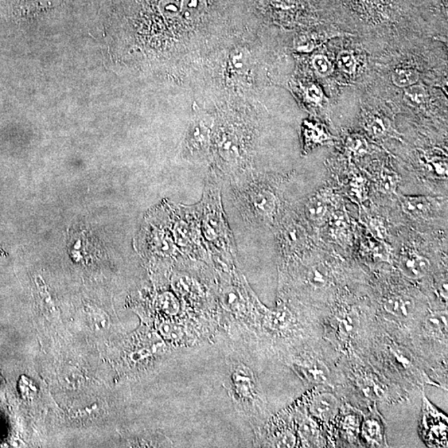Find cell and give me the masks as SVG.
Masks as SVG:
<instances>
[{
    "label": "cell",
    "instance_id": "cell-4",
    "mask_svg": "<svg viewBox=\"0 0 448 448\" xmlns=\"http://www.w3.org/2000/svg\"><path fill=\"white\" fill-rule=\"evenodd\" d=\"M219 200L218 198L213 200L211 197L206 200L208 211H206L204 215L205 235L213 246H215L216 236L218 235V239H219L218 246L232 248V237L228 232Z\"/></svg>",
    "mask_w": 448,
    "mask_h": 448
},
{
    "label": "cell",
    "instance_id": "cell-1",
    "mask_svg": "<svg viewBox=\"0 0 448 448\" xmlns=\"http://www.w3.org/2000/svg\"><path fill=\"white\" fill-rule=\"evenodd\" d=\"M231 183L233 204L245 222L258 226L274 221L280 200L270 183L253 176L251 172Z\"/></svg>",
    "mask_w": 448,
    "mask_h": 448
},
{
    "label": "cell",
    "instance_id": "cell-21",
    "mask_svg": "<svg viewBox=\"0 0 448 448\" xmlns=\"http://www.w3.org/2000/svg\"><path fill=\"white\" fill-rule=\"evenodd\" d=\"M398 176L395 174L388 172V171H384L380 176L379 185L381 189L384 190V192H395L398 184Z\"/></svg>",
    "mask_w": 448,
    "mask_h": 448
},
{
    "label": "cell",
    "instance_id": "cell-29",
    "mask_svg": "<svg viewBox=\"0 0 448 448\" xmlns=\"http://www.w3.org/2000/svg\"><path fill=\"white\" fill-rule=\"evenodd\" d=\"M350 190H357V188H354V187L352 186V189H350ZM358 190H363V189H358ZM358 191H356V193H354V196H356H356H358ZM358 197H360L358 198H360V194H358Z\"/></svg>",
    "mask_w": 448,
    "mask_h": 448
},
{
    "label": "cell",
    "instance_id": "cell-8",
    "mask_svg": "<svg viewBox=\"0 0 448 448\" xmlns=\"http://www.w3.org/2000/svg\"><path fill=\"white\" fill-rule=\"evenodd\" d=\"M297 368L299 373L311 384H326L330 382L329 369L319 358H302L297 363Z\"/></svg>",
    "mask_w": 448,
    "mask_h": 448
},
{
    "label": "cell",
    "instance_id": "cell-16",
    "mask_svg": "<svg viewBox=\"0 0 448 448\" xmlns=\"http://www.w3.org/2000/svg\"><path fill=\"white\" fill-rule=\"evenodd\" d=\"M419 73L411 68H399L393 72L392 81L397 87L407 88L418 83Z\"/></svg>",
    "mask_w": 448,
    "mask_h": 448
},
{
    "label": "cell",
    "instance_id": "cell-28",
    "mask_svg": "<svg viewBox=\"0 0 448 448\" xmlns=\"http://www.w3.org/2000/svg\"><path fill=\"white\" fill-rule=\"evenodd\" d=\"M365 1L372 3H379L383 2L384 0H365Z\"/></svg>",
    "mask_w": 448,
    "mask_h": 448
},
{
    "label": "cell",
    "instance_id": "cell-2",
    "mask_svg": "<svg viewBox=\"0 0 448 448\" xmlns=\"http://www.w3.org/2000/svg\"><path fill=\"white\" fill-rule=\"evenodd\" d=\"M196 116L189 124L182 145L183 158L189 161L202 162L211 155L214 120L202 109L194 110Z\"/></svg>",
    "mask_w": 448,
    "mask_h": 448
},
{
    "label": "cell",
    "instance_id": "cell-13",
    "mask_svg": "<svg viewBox=\"0 0 448 448\" xmlns=\"http://www.w3.org/2000/svg\"><path fill=\"white\" fill-rule=\"evenodd\" d=\"M329 198L326 194H317L305 205V215L313 223L324 221L329 212Z\"/></svg>",
    "mask_w": 448,
    "mask_h": 448
},
{
    "label": "cell",
    "instance_id": "cell-30",
    "mask_svg": "<svg viewBox=\"0 0 448 448\" xmlns=\"http://www.w3.org/2000/svg\"><path fill=\"white\" fill-rule=\"evenodd\" d=\"M44 1L46 3H48V5H52V3H53L54 2L57 1V0H44Z\"/></svg>",
    "mask_w": 448,
    "mask_h": 448
},
{
    "label": "cell",
    "instance_id": "cell-23",
    "mask_svg": "<svg viewBox=\"0 0 448 448\" xmlns=\"http://www.w3.org/2000/svg\"><path fill=\"white\" fill-rule=\"evenodd\" d=\"M371 246V252L373 258L379 261H388L389 258V250L386 245L382 241L373 243Z\"/></svg>",
    "mask_w": 448,
    "mask_h": 448
},
{
    "label": "cell",
    "instance_id": "cell-14",
    "mask_svg": "<svg viewBox=\"0 0 448 448\" xmlns=\"http://www.w3.org/2000/svg\"><path fill=\"white\" fill-rule=\"evenodd\" d=\"M424 328L430 336L436 337H447V313L437 311L428 315L424 321Z\"/></svg>",
    "mask_w": 448,
    "mask_h": 448
},
{
    "label": "cell",
    "instance_id": "cell-20",
    "mask_svg": "<svg viewBox=\"0 0 448 448\" xmlns=\"http://www.w3.org/2000/svg\"><path fill=\"white\" fill-rule=\"evenodd\" d=\"M360 421L356 416H346L342 423V431L350 438H354L360 432Z\"/></svg>",
    "mask_w": 448,
    "mask_h": 448
},
{
    "label": "cell",
    "instance_id": "cell-15",
    "mask_svg": "<svg viewBox=\"0 0 448 448\" xmlns=\"http://www.w3.org/2000/svg\"><path fill=\"white\" fill-rule=\"evenodd\" d=\"M207 6V0H184L182 17L186 23L198 22L204 16Z\"/></svg>",
    "mask_w": 448,
    "mask_h": 448
},
{
    "label": "cell",
    "instance_id": "cell-27",
    "mask_svg": "<svg viewBox=\"0 0 448 448\" xmlns=\"http://www.w3.org/2000/svg\"><path fill=\"white\" fill-rule=\"evenodd\" d=\"M308 96L311 100L318 103L322 98V93L319 91V89L315 85L308 89Z\"/></svg>",
    "mask_w": 448,
    "mask_h": 448
},
{
    "label": "cell",
    "instance_id": "cell-19",
    "mask_svg": "<svg viewBox=\"0 0 448 448\" xmlns=\"http://www.w3.org/2000/svg\"><path fill=\"white\" fill-rule=\"evenodd\" d=\"M404 96L405 99L409 101V103L419 105L425 101L427 92L425 88H423L422 85L414 84L407 88Z\"/></svg>",
    "mask_w": 448,
    "mask_h": 448
},
{
    "label": "cell",
    "instance_id": "cell-10",
    "mask_svg": "<svg viewBox=\"0 0 448 448\" xmlns=\"http://www.w3.org/2000/svg\"><path fill=\"white\" fill-rule=\"evenodd\" d=\"M360 432L368 445L371 447H387L383 423L375 417H370L362 422Z\"/></svg>",
    "mask_w": 448,
    "mask_h": 448
},
{
    "label": "cell",
    "instance_id": "cell-5",
    "mask_svg": "<svg viewBox=\"0 0 448 448\" xmlns=\"http://www.w3.org/2000/svg\"><path fill=\"white\" fill-rule=\"evenodd\" d=\"M309 410L315 419L328 423L332 422L339 414L340 403L334 393L319 392L311 398Z\"/></svg>",
    "mask_w": 448,
    "mask_h": 448
},
{
    "label": "cell",
    "instance_id": "cell-26",
    "mask_svg": "<svg viewBox=\"0 0 448 448\" xmlns=\"http://www.w3.org/2000/svg\"><path fill=\"white\" fill-rule=\"evenodd\" d=\"M369 226L373 235L379 237V239H384V237H386V229H385L384 226L380 221L373 220L370 221Z\"/></svg>",
    "mask_w": 448,
    "mask_h": 448
},
{
    "label": "cell",
    "instance_id": "cell-18",
    "mask_svg": "<svg viewBox=\"0 0 448 448\" xmlns=\"http://www.w3.org/2000/svg\"><path fill=\"white\" fill-rule=\"evenodd\" d=\"M302 434L306 440L307 444L310 447H319V427L313 420L306 421L303 423L302 427Z\"/></svg>",
    "mask_w": 448,
    "mask_h": 448
},
{
    "label": "cell",
    "instance_id": "cell-12",
    "mask_svg": "<svg viewBox=\"0 0 448 448\" xmlns=\"http://www.w3.org/2000/svg\"><path fill=\"white\" fill-rule=\"evenodd\" d=\"M357 385L365 397L370 399L386 398L388 389L384 383L373 375H363L358 378Z\"/></svg>",
    "mask_w": 448,
    "mask_h": 448
},
{
    "label": "cell",
    "instance_id": "cell-22",
    "mask_svg": "<svg viewBox=\"0 0 448 448\" xmlns=\"http://www.w3.org/2000/svg\"><path fill=\"white\" fill-rule=\"evenodd\" d=\"M306 137L308 138L313 144L321 143L323 140L328 139L326 132L321 129V128L314 127L310 126L306 128Z\"/></svg>",
    "mask_w": 448,
    "mask_h": 448
},
{
    "label": "cell",
    "instance_id": "cell-6",
    "mask_svg": "<svg viewBox=\"0 0 448 448\" xmlns=\"http://www.w3.org/2000/svg\"><path fill=\"white\" fill-rule=\"evenodd\" d=\"M399 202L404 212L417 220L430 219L439 206L435 198L428 196H399Z\"/></svg>",
    "mask_w": 448,
    "mask_h": 448
},
{
    "label": "cell",
    "instance_id": "cell-25",
    "mask_svg": "<svg viewBox=\"0 0 448 448\" xmlns=\"http://www.w3.org/2000/svg\"><path fill=\"white\" fill-rule=\"evenodd\" d=\"M339 64L345 71L352 73L356 68V62L352 55L349 53H344L340 57Z\"/></svg>",
    "mask_w": 448,
    "mask_h": 448
},
{
    "label": "cell",
    "instance_id": "cell-11",
    "mask_svg": "<svg viewBox=\"0 0 448 448\" xmlns=\"http://www.w3.org/2000/svg\"><path fill=\"white\" fill-rule=\"evenodd\" d=\"M383 308L391 317L404 319L411 317L414 302L407 295H391L384 300Z\"/></svg>",
    "mask_w": 448,
    "mask_h": 448
},
{
    "label": "cell",
    "instance_id": "cell-17",
    "mask_svg": "<svg viewBox=\"0 0 448 448\" xmlns=\"http://www.w3.org/2000/svg\"><path fill=\"white\" fill-rule=\"evenodd\" d=\"M183 2L184 0H161L159 10L166 18H177L182 14Z\"/></svg>",
    "mask_w": 448,
    "mask_h": 448
},
{
    "label": "cell",
    "instance_id": "cell-24",
    "mask_svg": "<svg viewBox=\"0 0 448 448\" xmlns=\"http://www.w3.org/2000/svg\"><path fill=\"white\" fill-rule=\"evenodd\" d=\"M313 65L319 73L326 75L330 72L331 64L327 57L323 55H319L314 58Z\"/></svg>",
    "mask_w": 448,
    "mask_h": 448
},
{
    "label": "cell",
    "instance_id": "cell-3",
    "mask_svg": "<svg viewBox=\"0 0 448 448\" xmlns=\"http://www.w3.org/2000/svg\"><path fill=\"white\" fill-rule=\"evenodd\" d=\"M422 432L428 446L447 447V417L432 406L425 395H423Z\"/></svg>",
    "mask_w": 448,
    "mask_h": 448
},
{
    "label": "cell",
    "instance_id": "cell-7",
    "mask_svg": "<svg viewBox=\"0 0 448 448\" xmlns=\"http://www.w3.org/2000/svg\"><path fill=\"white\" fill-rule=\"evenodd\" d=\"M430 267V261L418 252L404 251L400 255L399 260V270L408 278H422L427 274Z\"/></svg>",
    "mask_w": 448,
    "mask_h": 448
},
{
    "label": "cell",
    "instance_id": "cell-9",
    "mask_svg": "<svg viewBox=\"0 0 448 448\" xmlns=\"http://www.w3.org/2000/svg\"><path fill=\"white\" fill-rule=\"evenodd\" d=\"M360 317L356 311L345 310L339 313L334 319V333L341 341L352 339L360 327Z\"/></svg>",
    "mask_w": 448,
    "mask_h": 448
}]
</instances>
